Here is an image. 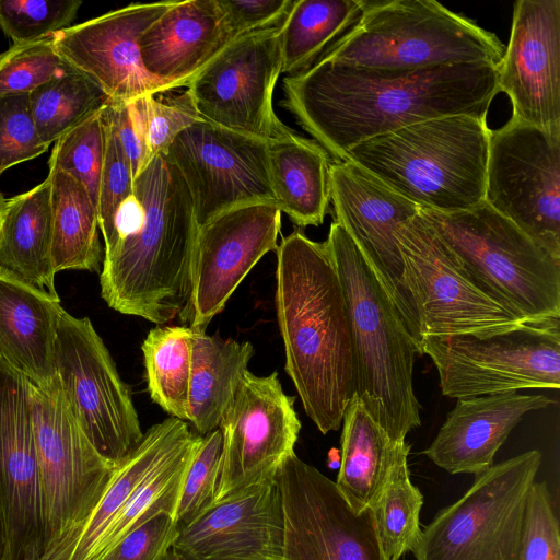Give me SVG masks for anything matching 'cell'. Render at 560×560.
Wrapping results in <instances>:
<instances>
[{
	"label": "cell",
	"mask_w": 560,
	"mask_h": 560,
	"mask_svg": "<svg viewBox=\"0 0 560 560\" xmlns=\"http://www.w3.org/2000/svg\"><path fill=\"white\" fill-rule=\"evenodd\" d=\"M498 67L392 70L318 58L283 79L281 104L328 154L345 160L354 145L408 125L451 115L487 116L499 93Z\"/></svg>",
	"instance_id": "6da1fadb"
},
{
	"label": "cell",
	"mask_w": 560,
	"mask_h": 560,
	"mask_svg": "<svg viewBox=\"0 0 560 560\" xmlns=\"http://www.w3.org/2000/svg\"><path fill=\"white\" fill-rule=\"evenodd\" d=\"M119 208L100 273L113 310L156 325L190 318L198 232L189 190L175 165L156 154L133 179Z\"/></svg>",
	"instance_id": "7a4b0ae2"
},
{
	"label": "cell",
	"mask_w": 560,
	"mask_h": 560,
	"mask_svg": "<svg viewBox=\"0 0 560 560\" xmlns=\"http://www.w3.org/2000/svg\"><path fill=\"white\" fill-rule=\"evenodd\" d=\"M277 253L276 308L285 371L303 408L326 434L355 394L352 335L343 290L326 242L300 230Z\"/></svg>",
	"instance_id": "3957f363"
},
{
	"label": "cell",
	"mask_w": 560,
	"mask_h": 560,
	"mask_svg": "<svg viewBox=\"0 0 560 560\" xmlns=\"http://www.w3.org/2000/svg\"><path fill=\"white\" fill-rule=\"evenodd\" d=\"M346 300L352 335L355 395L392 442L421 424L413 390L415 340L388 293L341 224L325 241Z\"/></svg>",
	"instance_id": "277c9868"
},
{
	"label": "cell",
	"mask_w": 560,
	"mask_h": 560,
	"mask_svg": "<svg viewBox=\"0 0 560 560\" xmlns=\"http://www.w3.org/2000/svg\"><path fill=\"white\" fill-rule=\"evenodd\" d=\"M490 133L487 116H443L363 141L345 160L420 209L465 211L485 202Z\"/></svg>",
	"instance_id": "5b68a950"
},
{
	"label": "cell",
	"mask_w": 560,
	"mask_h": 560,
	"mask_svg": "<svg viewBox=\"0 0 560 560\" xmlns=\"http://www.w3.org/2000/svg\"><path fill=\"white\" fill-rule=\"evenodd\" d=\"M505 46L472 20L433 0H365L357 22L319 58L372 69L459 63L499 66Z\"/></svg>",
	"instance_id": "8992f818"
},
{
	"label": "cell",
	"mask_w": 560,
	"mask_h": 560,
	"mask_svg": "<svg viewBox=\"0 0 560 560\" xmlns=\"http://www.w3.org/2000/svg\"><path fill=\"white\" fill-rule=\"evenodd\" d=\"M420 213L486 295L523 322L560 318V258L509 219L486 202Z\"/></svg>",
	"instance_id": "52a82bcc"
},
{
	"label": "cell",
	"mask_w": 560,
	"mask_h": 560,
	"mask_svg": "<svg viewBox=\"0 0 560 560\" xmlns=\"http://www.w3.org/2000/svg\"><path fill=\"white\" fill-rule=\"evenodd\" d=\"M541 453L528 451L476 475L454 503L421 529L417 560H517L529 490Z\"/></svg>",
	"instance_id": "ba28073f"
},
{
	"label": "cell",
	"mask_w": 560,
	"mask_h": 560,
	"mask_svg": "<svg viewBox=\"0 0 560 560\" xmlns=\"http://www.w3.org/2000/svg\"><path fill=\"white\" fill-rule=\"evenodd\" d=\"M444 396L470 398L560 387V318L525 322L481 334L427 337Z\"/></svg>",
	"instance_id": "9c48e42d"
},
{
	"label": "cell",
	"mask_w": 560,
	"mask_h": 560,
	"mask_svg": "<svg viewBox=\"0 0 560 560\" xmlns=\"http://www.w3.org/2000/svg\"><path fill=\"white\" fill-rule=\"evenodd\" d=\"M31 407L45 513L44 557L89 517L117 465L85 436L57 376L47 387L31 383Z\"/></svg>",
	"instance_id": "30bf717a"
},
{
	"label": "cell",
	"mask_w": 560,
	"mask_h": 560,
	"mask_svg": "<svg viewBox=\"0 0 560 560\" xmlns=\"http://www.w3.org/2000/svg\"><path fill=\"white\" fill-rule=\"evenodd\" d=\"M56 372L85 436L104 458L120 463L143 432L130 390L88 317L63 312L57 332Z\"/></svg>",
	"instance_id": "8fae6325"
},
{
	"label": "cell",
	"mask_w": 560,
	"mask_h": 560,
	"mask_svg": "<svg viewBox=\"0 0 560 560\" xmlns=\"http://www.w3.org/2000/svg\"><path fill=\"white\" fill-rule=\"evenodd\" d=\"M485 202L560 258V133L512 118L491 130Z\"/></svg>",
	"instance_id": "7c38bea8"
},
{
	"label": "cell",
	"mask_w": 560,
	"mask_h": 560,
	"mask_svg": "<svg viewBox=\"0 0 560 560\" xmlns=\"http://www.w3.org/2000/svg\"><path fill=\"white\" fill-rule=\"evenodd\" d=\"M282 560H385L371 508L354 510L336 482L291 454L275 477Z\"/></svg>",
	"instance_id": "4fadbf2b"
},
{
	"label": "cell",
	"mask_w": 560,
	"mask_h": 560,
	"mask_svg": "<svg viewBox=\"0 0 560 560\" xmlns=\"http://www.w3.org/2000/svg\"><path fill=\"white\" fill-rule=\"evenodd\" d=\"M397 241L422 340L489 332L525 323L475 284L420 211L400 228Z\"/></svg>",
	"instance_id": "5bb4252c"
},
{
	"label": "cell",
	"mask_w": 560,
	"mask_h": 560,
	"mask_svg": "<svg viewBox=\"0 0 560 560\" xmlns=\"http://www.w3.org/2000/svg\"><path fill=\"white\" fill-rule=\"evenodd\" d=\"M281 25L238 36L191 80L187 89L202 119L267 141L291 130L272 102L282 73Z\"/></svg>",
	"instance_id": "9a60e30c"
},
{
	"label": "cell",
	"mask_w": 560,
	"mask_h": 560,
	"mask_svg": "<svg viewBox=\"0 0 560 560\" xmlns=\"http://www.w3.org/2000/svg\"><path fill=\"white\" fill-rule=\"evenodd\" d=\"M219 429L222 452L212 504L273 480L295 453L301 422L294 397L283 392L277 372L258 376L246 371Z\"/></svg>",
	"instance_id": "2e32d148"
},
{
	"label": "cell",
	"mask_w": 560,
	"mask_h": 560,
	"mask_svg": "<svg viewBox=\"0 0 560 560\" xmlns=\"http://www.w3.org/2000/svg\"><path fill=\"white\" fill-rule=\"evenodd\" d=\"M165 156L189 190L198 228L236 207L276 202L267 140L201 118L176 137Z\"/></svg>",
	"instance_id": "e0dca14e"
},
{
	"label": "cell",
	"mask_w": 560,
	"mask_h": 560,
	"mask_svg": "<svg viewBox=\"0 0 560 560\" xmlns=\"http://www.w3.org/2000/svg\"><path fill=\"white\" fill-rule=\"evenodd\" d=\"M330 202L335 221L343 226L368 260L398 310L420 354L421 327L407 288L397 233L420 207L348 160L330 164Z\"/></svg>",
	"instance_id": "ac0fdd59"
},
{
	"label": "cell",
	"mask_w": 560,
	"mask_h": 560,
	"mask_svg": "<svg viewBox=\"0 0 560 560\" xmlns=\"http://www.w3.org/2000/svg\"><path fill=\"white\" fill-rule=\"evenodd\" d=\"M281 213L275 201L256 202L222 212L198 228L190 328L206 330L253 267L277 250Z\"/></svg>",
	"instance_id": "d6986e66"
},
{
	"label": "cell",
	"mask_w": 560,
	"mask_h": 560,
	"mask_svg": "<svg viewBox=\"0 0 560 560\" xmlns=\"http://www.w3.org/2000/svg\"><path fill=\"white\" fill-rule=\"evenodd\" d=\"M0 504L8 560H42L45 513L36 454L31 382L0 363Z\"/></svg>",
	"instance_id": "ffe728a7"
},
{
	"label": "cell",
	"mask_w": 560,
	"mask_h": 560,
	"mask_svg": "<svg viewBox=\"0 0 560 560\" xmlns=\"http://www.w3.org/2000/svg\"><path fill=\"white\" fill-rule=\"evenodd\" d=\"M174 1L132 3L52 35L65 63L112 101L131 102L171 89L144 70L138 39Z\"/></svg>",
	"instance_id": "44dd1931"
},
{
	"label": "cell",
	"mask_w": 560,
	"mask_h": 560,
	"mask_svg": "<svg viewBox=\"0 0 560 560\" xmlns=\"http://www.w3.org/2000/svg\"><path fill=\"white\" fill-rule=\"evenodd\" d=\"M511 118L560 133V0H518L498 67Z\"/></svg>",
	"instance_id": "7402d4cb"
},
{
	"label": "cell",
	"mask_w": 560,
	"mask_h": 560,
	"mask_svg": "<svg viewBox=\"0 0 560 560\" xmlns=\"http://www.w3.org/2000/svg\"><path fill=\"white\" fill-rule=\"evenodd\" d=\"M283 514L276 479L211 504L178 527L186 560H282Z\"/></svg>",
	"instance_id": "603a6c76"
},
{
	"label": "cell",
	"mask_w": 560,
	"mask_h": 560,
	"mask_svg": "<svg viewBox=\"0 0 560 560\" xmlns=\"http://www.w3.org/2000/svg\"><path fill=\"white\" fill-rule=\"evenodd\" d=\"M235 38L218 0L174 3L139 37L141 63L171 90L186 86Z\"/></svg>",
	"instance_id": "cb8c5ba5"
},
{
	"label": "cell",
	"mask_w": 560,
	"mask_h": 560,
	"mask_svg": "<svg viewBox=\"0 0 560 560\" xmlns=\"http://www.w3.org/2000/svg\"><path fill=\"white\" fill-rule=\"evenodd\" d=\"M553 400L516 392L457 399L423 454L450 474L475 476L493 465L511 431L532 410Z\"/></svg>",
	"instance_id": "d4e9b609"
},
{
	"label": "cell",
	"mask_w": 560,
	"mask_h": 560,
	"mask_svg": "<svg viewBox=\"0 0 560 560\" xmlns=\"http://www.w3.org/2000/svg\"><path fill=\"white\" fill-rule=\"evenodd\" d=\"M63 312L60 299L0 276V363L35 386H50Z\"/></svg>",
	"instance_id": "484cf974"
},
{
	"label": "cell",
	"mask_w": 560,
	"mask_h": 560,
	"mask_svg": "<svg viewBox=\"0 0 560 560\" xmlns=\"http://www.w3.org/2000/svg\"><path fill=\"white\" fill-rule=\"evenodd\" d=\"M195 434L186 421L168 417L153 424L120 462L89 517L42 560H89L117 513L149 475Z\"/></svg>",
	"instance_id": "4316f807"
},
{
	"label": "cell",
	"mask_w": 560,
	"mask_h": 560,
	"mask_svg": "<svg viewBox=\"0 0 560 560\" xmlns=\"http://www.w3.org/2000/svg\"><path fill=\"white\" fill-rule=\"evenodd\" d=\"M51 184L4 199L0 221V276L59 299L52 261Z\"/></svg>",
	"instance_id": "83f0119b"
},
{
	"label": "cell",
	"mask_w": 560,
	"mask_h": 560,
	"mask_svg": "<svg viewBox=\"0 0 560 560\" xmlns=\"http://www.w3.org/2000/svg\"><path fill=\"white\" fill-rule=\"evenodd\" d=\"M271 187L281 212L300 228L320 225L330 203V159L316 141L290 130L268 141Z\"/></svg>",
	"instance_id": "f1b7e54d"
},
{
	"label": "cell",
	"mask_w": 560,
	"mask_h": 560,
	"mask_svg": "<svg viewBox=\"0 0 560 560\" xmlns=\"http://www.w3.org/2000/svg\"><path fill=\"white\" fill-rule=\"evenodd\" d=\"M192 329L189 419L199 435L219 429L254 354L248 341Z\"/></svg>",
	"instance_id": "f546056e"
},
{
	"label": "cell",
	"mask_w": 560,
	"mask_h": 560,
	"mask_svg": "<svg viewBox=\"0 0 560 560\" xmlns=\"http://www.w3.org/2000/svg\"><path fill=\"white\" fill-rule=\"evenodd\" d=\"M397 442L389 440L354 394L342 419L341 456L335 481L354 510L374 505L387 479Z\"/></svg>",
	"instance_id": "4dcf8cb0"
},
{
	"label": "cell",
	"mask_w": 560,
	"mask_h": 560,
	"mask_svg": "<svg viewBox=\"0 0 560 560\" xmlns=\"http://www.w3.org/2000/svg\"><path fill=\"white\" fill-rule=\"evenodd\" d=\"M52 213V261L62 270L98 271L102 246L97 208L81 183L72 176L49 171Z\"/></svg>",
	"instance_id": "1f68e13d"
},
{
	"label": "cell",
	"mask_w": 560,
	"mask_h": 560,
	"mask_svg": "<svg viewBox=\"0 0 560 560\" xmlns=\"http://www.w3.org/2000/svg\"><path fill=\"white\" fill-rule=\"evenodd\" d=\"M365 0H295L281 25L282 73L307 70L360 18Z\"/></svg>",
	"instance_id": "d6a6232c"
},
{
	"label": "cell",
	"mask_w": 560,
	"mask_h": 560,
	"mask_svg": "<svg viewBox=\"0 0 560 560\" xmlns=\"http://www.w3.org/2000/svg\"><path fill=\"white\" fill-rule=\"evenodd\" d=\"M201 436L195 434L149 475L114 517L89 560L104 558L126 535L159 513L174 518L182 485Z\"/></svg>",
	"instance_id": "836d02e7"
},
{
	"label": "cell",
	"mask_w": 560,
	"mask_h": 560,
	"mask_svg": "<svg viewBox=\"0 0 560 560\" xmlns=\"http://www.w3.org/2000/svg\"><path fill=\"white\" fill-rule=\"evenodd\" d=\"M141 350L151 399L170 417L188 421L192 329L158 326L149 331Z\"/></svg>",
	"instance_id": "e575fe53"
},
{
	"label": "cell",
	"mask_w": 560,
	"mask_h": 560,
	"mask_svg": "<svg viewBox=\"0 0 560 560\" xmlns=\"http://www.w3.org/2000/svg\"><path fill=\"white\" fill-rule=\"evenodd\" d=\"M409 450L406 440L396 443L387 479L372 506L385 560H400L412 551L421 534L423 495L410 479Z\"/></svg>",
	"instance_id": "d590c367"
},
{
	"label": "cell",
	"mask_w": 560,
	"mask_h": 560,
	"mask_svg": "<svg viewBox=\"0 0 560 560\" xmlns=\"http://www.w3.org/2000/svg\"><path fill=\"white\" fill-rule=\"evenodd\" d=\"M28 95L36 131L47 145L101 113L110 102L100 86L69 67Z\"/></svg>",
	"instance_id": "8d00e7d4"
},
{
	"label": "cell",
	"mask_w": 560,
	"mask_h": 560,
	"mask_svg": "<svg viewBox=\"0 0 560 560\" xmlns=\"http://www.w3.org/2000/svg\"><path fill=\"white\" fill-rule=\"evenodd\" d=\"M106 147L102 112L59 138L48 160L49 171H60L77 179L97 208Z\"/></svg>",
	"instance_id": "74e56055"
},
{
	"label": "cell",
	"mask_w": 560,
	"mask_h": 560,
	"mask_svg": "<svg viewBox=\"0 0 560 560\" xmlns=\"http://www.w3.org/2000/svg\"><path fill=\"white\" fill-rule=\"evenodd\" d=\"M80 0H0V28L13 44L35 42L71 26Z\"/></svg>",
	"instance_id": "f35d334b"
},
{
	"label": "cell",
	"mask_w": 560,
	"mask_h": 560,
	"mask_svg": "<svg viewBox=\"0 0 560 560\" xmlns=\"http://www.w3.org/2000/svg\"><path fill=\"white\" fill-rule=\"evenodd\" d=\"M67 68L54 46L52 35L13 44L0 55V95L30 94Z\"/></svg>",
	"instance_id": "ab89813d"
},
{
	"label": "cell",
	"mask_w": 560,
	"mask_h": 560,
	"mask_svg": "<svg viewBox=\"0 0 560 560\" xmlns=\"http://www.w3.org/2000/svg\"><path fill=\"white\" fill-rule=\"evenodd\" d=\"M220 429L202 435L189 462L174 516L178 527L197 518L213 502L220 470Z\"/></svg>",
	"instance_id": "60d3db41"
},
{
	"label": "cell",
	"mask_w": 560,
	"mask_h": 560,
	"mask_svg": "<svg viewBox=\"0 0 560 560\" xmlns=\"http://www.w3.org/2000/svg\"><path fill=\"white\" fill-rule=\"evenodd\" d=\"M155 95L132 101L141 115L152 159L165 154L183 130L201 119L187 88L168 96Z\"/></svg>",
	"instance_id": "b9f144b4"
},
{
	"label": "cell",
	"mask_w": 560,
	"mask_h": 560,
	"mask_svg": "<svg viewBox=\"0 0 560 560\" xmlns=\"http://www.w3.org/2000/svg\"><path fill=\"white\" fill-rule=\"evenodd\" d=\"M35 128L30 95H0V175L48 150Z\"/></svg>",
	"instance_id": "7bdbcfd3"
},
{
	"label": "cell",
	"mask_w": 560,
	"mask_h": 560,
	"mask_svg": "<svg viewBox=\"0 0 560 560\" xmlns=\"http://www.w3.org/2000/svg\"><path fill=\"white\" fill-rule=\"evenodd\" d=\"M102 117L105 125L106 147L100 182L97 215L98 228L103 238L106 240L113 231L120 206L133 194L135 177L129 159L104 109Z\"/></svg>",
	"instance_id": "ee69618b"
},
{
	"label": "cell",
	"mask_w": 560,
	"mask_h": 560,
	"mask_svg": "<svg viewBox=\"0 0 560 560\" xmlns=\"http://www.w3.org/2000/svg\"><path fill=\"white\" fill-rule=\"evenodd\" d=\"M517 560H560L559 523L546 482L528 494Z\"/></svg>",
	"instance_id": "f6af8a7d"
},
{
	"label": "cell",
	"mask_w": 560,
	"mask_h": 560,
	"mask_svg": "<svg viewBox=\"0 0 560 560\" xmlns=\"http://www.w3.org/2000/svg\"><path fill=\"white\" fill-rule=\"evenodd\" d=\"M177 534L173 516L159 513L126 535L101 560H164Z\"/></svg>",
	"instance_id": "bcb514c9"
},
{
	"label": "cell",
	"mask_w": 560,
	"mask_h": 560,
	"mask_svg": "<svg viewBox=\"0 0 560 560\" xmlns=\"http://www.w3.org/2000/svg\"><path fill=\"white\" fill-rule=\"evenodd\" d=\"M235 37L283 23L295 0H218Z\"/></svg>",
	"instance_id": "7dc6e473"
},
{
	"label": "cell",
	"mask_w": 560,
	"mask_h": 560,
	"mask_svg": "<svg viewBox=\"0 0 560 560\" xmlns=\"http://www.w3.org/2000/svg\"><path fill=\"white\" fill-rule=\"evenodd\" d=\"M104 113L116 131L136 178L152 160L141 115L132 101L110 100Z\"/></svg>",
	"instance_id": "c3c4849f"
},
{
	"label": "cell",
	"mask_w": 560,
	"mask_h": 560,
	"mask_svg": "<svg viewBox=\"0 0 560 560\" xmlns=\"http://www.w3.org/2000/svg\"><path fill=\"white\" fill-rule=\"evenodd\" d=\"M0 560H8V541L2 508L0 504Z\"/></svg>",
	"instance_id": "681fc988"
},
{
	"label": "cell",
	"mask_w": 560,
	"mask_h": 560,
	"mask_svg": "<svg viewBox=\"0 0 560 560\" xmlns=\"http://www.w3.org/2000/svg\"><path fill=\"white\" fill-rule=\"evenodd\" d=\"M164 560H186L179 552L171 548L165 556Z\"/></svg>",
	"instance_id": "f907efd6"
},
{
	"label": "cell",
	"mask_w": 560,
	"mask_h": 560,
	"mask_svg": "<svg viewBox=\"0 0 560 560\" xmlns=\"http://www.w3.org/2000/svg\"><path fill=\"white\" fill-rule=\"evenodd\" d=\"M4 199L5 198H3V196L0 192V221H1V213H2V208H3Z\"/></svg>",
	"instance_id": "816d5d0a"
}]
</instances>
